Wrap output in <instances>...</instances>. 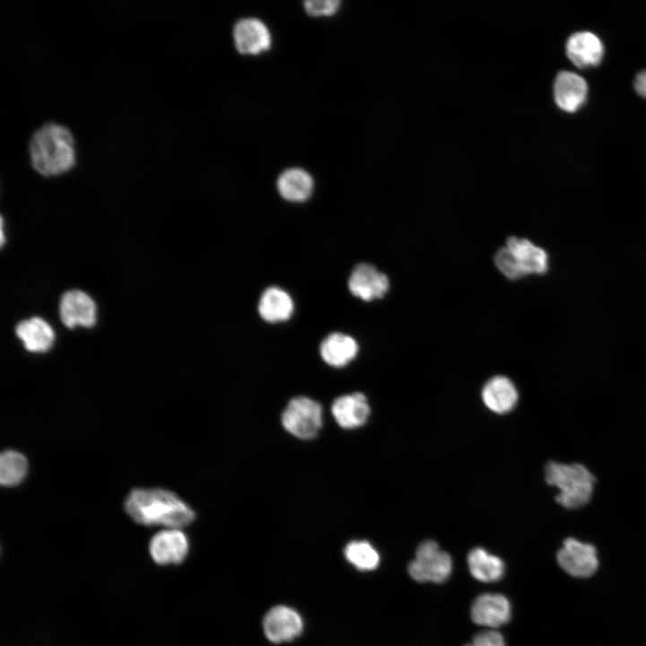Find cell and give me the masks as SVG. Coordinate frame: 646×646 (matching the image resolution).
Instances as JSON below:
<instances>
[{"instance_id":"4fadbf2b","label":"cell","mask_w":646,"mask_h":646,"mask_svg":"<svg viewBox=\"0 0 646 646\" xmlns=\"http://www.w3.org/2000/svg\"><path fill=\"white\" fill-rule=\"evenodd\" d=\"M588 84L580 74L561 71L554 83V98L556 105L563 110L573 113L586 101Z\"/></svg>"},{"instance_id":"3957f363","label":"cell","mask_w":646,"mask_h":646,"mask_svg":"<svg viewBox=\"0 0 646 646\" xmlns=\"http://www.w3.org/2000/svg\"><path fill=\"white\" fill-rule=\"evenodd\" d=\"M545 477L548 484L559 490L555 501L564 508H580L592 496L595 477L581 464L550 461L546 466Z\"/></svg>"},{"instance_id":"484cf974","label":"cell","mask_w":646,"mask_h":646,"mask_svg":"<svg viewBox=\"0 0 646 646\" xmlns=\"http://www.w3.org/2000/svg\"><path fill=\"white\" fill-rule=\"evenodd\" d=\"M473 646H505L503 636L496 631H484L475 635Z\"/></svg>"},{"instance_id":"2e32d148","label":"cell","mask_w":646,"mask_h":646,"mask_svg":"<svg viewBox=\"0 0 646 646\" xmlns=\"http://www.w3.org/2000/svg\"><path fill=\"white\" fill-rule=\"evenodd\" d=\"M566 55L575 66L583 69L600 64L604 47L594 33L579 31L569 37L566 42Z\"/></svg>"},{"instance_id":"52a82bcc","label":"cell","mask_w":646,"mask_h":646,"mask_svg":"<svg viewBox=\"0 0 646 646\" xmlns=\"http://www.w3.org/2000/svg\"><path fill=\"white\" fill-rule=\"evenodd\" d=\"M560 567L575 578H589L598 569L599 562L596 547L576 538H566L556 554Z\"/></svg>"},{"instance_id":"d6986e66","label":"cell","mask_w":646,"mask_h":646,"mask_svg":"<svg viewBox=\"0 0 646 646\" xmlns=\"http://www.w3.org/2000/svg\"><path fill=\"white\" fill-rule=\"evenodd\" d=\"M357 353V342L343 333L328 335L319 346L322 360L329 366L336 368L347 365L355 358Z\"/></svg>"},{"instance_id":"8fae6325","label":"cell","mask_w":646,"mask_h":646,"mask_svg":"<svg viewBox=\"0 0 646 646\" xmlns=\"http://www.w3.org/2000/svg\"><path fill=\"white\" fill-rule=\"evenodd\" d=\"M60 319L65 326L90 327L96 322V305L93 300L80 290L65 292L59 304Z\"/></svg>"},{"instance_id":"9a60e30c","label":"cell","mask_w":646,"mask_h":646,"mask_svg":"<svg viewBox=\"0 0 646 646\" xmlns=\"http://www.w3.org/2000/svg\"><path fill=\"white\" fill-rule=\"evenodd\" d=\"M511 617V604L501 594L485 593L479 595L471 607V618L474 623L487 627H499L506 624Z\"/></svg>"},{"instance_id":"277c9868","label":"cell","mask_w":646,"mask_h":646,"mask_svg":"<svg viewBox=\"0 0 646 646\" xmlns=\"http://www.w3.org/2000/svg\"><path fill=\"white\" fill-rule=\"evenodd\" d=\"M494 263L507 278L515 280L531 274H544L548 257L540 247L524 238L510 237L494 256Z\"/></svg>"},{"instance_id":"9c48e42d","label":"cell","mask_w":646,"mask_h":646,"mask_svg":"<svg viewBox=\"0 0 646 646\" xmlns=\"http://www.w3.org/2000/svg\"><path fill=\"white\" fill-rule=\"evenodd\" d=\"M302 628L303 622L300 614L286 606L271 608L263 621L265 635L274 643L292 641L301 633Z\"/></svg>"},{"instance_id":"e0dca14e","label":"cell","mask_w":646,"mask_h":646,"mask_svg":"<svg viewBox=\"0 0 646 646\" xmlns=\"http://www.w3.org/2000/svg\"><path fill=\"white\" fill-rule=\"evenodd\" d=\"M518 397V391L513 382L502 375L489 379L482 389L484 404L496 414H505L513 409Z\"/></svg>"},{"instance_id":"4316f807","label":"cell","mask_w":646,"mask_h":646,"mask_svg":"<svg viewBox=\"0 0 646 646\" xmlns=\"http://www.w3.org/2000/svg\"><path fill=\"white\" fill-rule=\"evenodd\" d=\"M466 646H473V645H472V644H467V645H466Z\"/></svg>"},{"instance_id":"44dd1931","label":"cell","mask_w":646,"mask_h":646,"mask_svg":"<svg viewBox=\"0 0 646 646\" xmlns=\"http://www.w3.org/2000/svg\"><path fill=\"white\" fill-rule=\"evenodd\" d=\"M311 176L302 169L292 168L284 170L277 180V188L285 200L302 202L307 200L313 190Z\"/></svg>"},{"instance_id":"6da1fadb","label":"cell","mask_w":646,"mask_h":646,"mask_svg":"<svg viewBox=\"0 0 646 646\" xmlns=\"http://www.w3.org/2000/svg\"><path fill=\"white\" fill-rule=\"evenodd\" d=\"M124 509L136 523L182 528L196 519L193 509L174 493L160 488H135L127 496Z\"/></svg>"},{"instance_id":"7c38bea8","label":"cell","mask_w":646,"mask_h":646,"mask_svg":"<svg viewBox=\"0 0 646 646\" xmlns=\"http://www.w3.org/2000/svg\"><path fill=\"white\" fill-rule=\"evenodd\" d=\"M331 414L343 429H356L366 423L371 407L367 397L361 392L337 397L331 405Z\"/></svg>"},{"instance_id":"ba28073f","label":"cell","mask_w":646,"mask_h":646,"mask_svg":"<svg viewBox=\"0 0 646 646\" xmlns=\"http://www.w3.org/2000/svg\"><path fill=\"white\" fill-rule=\"evenodd\" d=\"M149 554L158 565L166 566L182 563L189 550L187 535L180 528H164L150 539Z\"/></svg>"},{"instance_id":"cb8c5ba5","label":"cell","mask_w":646,"mask_h":646,"mask_svg":"<svg viewBox=\"0 0 646 646\" xmlns=\"http://www.w3.org/2000/svg\"><path fill=\"white\" fill-rule=\"evenodd\" d=\"M346 560L360 571H372L380 564V554L374 546L365 540L348 543L344 551Z\"/></svg>"},{"instance_id":"ac0fdd59","label":"cell","mask_w":646,"mask_h":646,"mask_svg":"<svg viewBox=\"0 0 646 646\" xmlns=\"http://www.w3.org/2000/svg\"><path fill=\"white\" fill-rule=\"evenodd\" d=\"M24 347L33 353L48 351L55 341V333L43 319L34 317L20 322L15 328Z\"/></svg>"},{"instance_id":"7402d4cb","label":"cell","mask_w":646,"mask_h":646,"mask_svg":"<svg viewBox=\"0 0 646 646\" xmlns=\"http://www.w3.org/2000/svg\"><path fill=\"white\" fill-rule=\"evenodd\" d=\"M467 564L472 576L483 582L497 581L504 573L502 560L481 547L468 553Z\"/></svg>"},{"instance_id":"603a6c76","label":"cell","mask_w":646,"mask_h":646,"mask_svg":"<svg viewBox=\"0 0 646 646\" xmlns=\"http://www.w3.org/2000/svg\"><path fill=\"white\" fill-rule=\"evenodd\" d=\"M26 457L19 451L7 450L0 457V482L7 487L21 484L28 473Z\"/></svg>"},{"instance_id":"5bb4252c","label":"cell","mask_w":646,"mask_h":646,"mask_svg":"<svg viewBox=\"0 0 646 646\" xmlns=\"http://www.w3.org/2000/svg\"><path fill=\"white\" fill-rule=\"evenodd\" d=\"M233 39L237 50L243 54L257 55L271 46V35L260 20L247 18L239 21L233 29Z\"/></svg>"},{"instance_id":"d4e9b609","label":"cell","mask_w":646,"mask_h":646,"mask_svg":"<svg viewBox=\"0 0 646 646\" xmlns=\"http://www.w3.org/2000/svg\"><path fill=\"white\" fill-rule=\"evenodd\" d=\"M338 0H309L303 3L307 13L310 15H331L339 6Z\"/></svg>"},{"instance_id":"ffe728a7","label":"cell","mask_w":646,"mask_h":646,"mask_svg":"<svg viewBox=\"0 0 646 646\" xmlns=\"http://www.w3.org/2000/svg\"><path fill=\"white\" fill-rule=\"evenodd\" d=\"M258 312L267 322L285 321L293 312L292 299L285 291L277 287H269L259 299Z\"/></svg>"},{"instance_id":"7a4b0ae2","label":"cell","mask_w":646,"mask_h":646,"mask_svg":"<svg viewBox=\"0 0 646 646\" xmlns=\"http://www.w3.org/2000/svg\"><path fill=\"white\" fill-rule=\"evenodd\" d=\"M28 150L31 166L44 176L66 172L76 162L72 132L55 121L45 122L34 130L29 139Z\"/></svg>"},{"instance_id":"5b68a950","label":"cell","mask_w":646,"mask_h":646,"mask_svg":"<svg viewBox=\"0 0 646 646\" xmlns=\"http://www.w3.org/2000/svg\"><path fill=\"white\" fill-rule=\"evenodd\" d=\"M281 423L284 429L295 438L313 439L323 425L322 406L310 397H294L282 412Z\"/></svg>"},{"instance_id":"8992f818","label":"cell","mask_w":646,"mask_h":646,"mask_svg":"<svg viewBox=\"0 0 646 646\" xmlns=\"http://www.w3.org/2000/svg\"><path fill=\"white\" fill-rule=\"evenodd\" d=\"M452 571L450 555L441 550L433 540L422 542L415 552V558L408 564L410 576L419 582L445 581Z\"/></svg>"},{"instance_id":"30bf717a","label":"cell","mask_w":646,"mask_h":646,"mask_svg":"<svg viewBox=\"0 0 646 646\" xmlns=\"http://www.w3.org/2000/svg\"><path fill=\"white\" fill-rule=\"evenodd\" d=\"M351 293L362 301H370L383 297L389 288L388 276L368 263L358 264L348 279Z\"/></svg>"}]
</instances>
